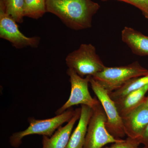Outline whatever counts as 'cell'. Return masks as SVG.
<instances>
[{"label":"cell","instance_id":"12","mask_svg":"<svg viewBox=\"0 0 148 148\" xmlns=\"http://www.w3.org/2000/svg\"><path fill=\"white\" fill-rule=\"evenodd\" d=\"M121 38L136 55L148 56V36L131 27H125L121 32Z\"/></svg>","mask_w":148,"mask_h":148},{"label":"cell","instance_id":"21","mask_svg":"<svg viewBox=\"0 0 148 148\" xmlns=\"http://www.w3.org/2000/svg\"><path fill=\"white\" fill-rule=\"evenodd\" d=\"M147 102L148 105V96L147 97Z\"/></svg>","mask_w":148,"mask_h":148},{"label":"cell","instance_id":"3","mask_svg":"<svg viewBox=\"0 0 148 148\" xmlns=\"http://www.w3.org/2000/svg\"><path fill=\"white\" fill-rule=\"evenodd\" d=\"M75 110L70 108L63 113L51 118L37 119L34 118L28 119L29 127L23 131L14 132L10 138L11 145L18 148L22 143L23 138L29 135H39L50 137L55 131L66 122H69L73 118Z\"/></svg>","mask_w":148,"mask_h":148},{"label":"cell","instance_id":"23","mask_svg":"<svg viewBox=\"0 0 148 148\" xmlns=\"http://www.w3.org/2000/svg\"><path fill=\"white\" fill-rule=\"evenodd\" d=\"M145 148V147H143V148Z\"/></svg>","mask_w":148,"mask_h":148},{"label":"cell","instance_id":"6","mask_svg":"<svg viewBox=\"0 0 148 148\" xmlns=\"http://www.w3.org/2000/svg\"><path fill=\"white\" fill-rule=\"evenodd\" d=\"M67 74L70 77L71 94L68 101L55 112L56 115L79 104L85 105L93 109L101 104L98 99L92 98L88 90L90 76L82 77L71 69H67Z\"/></svg>","mask_w":148,"mask_h":148},{"label":"cell","instance_id":"14","mask_svg":"<svg viewBox=\"0 0 148 148\" xmlns=\"http://www.w3.org/2000/svg\"><path fill=\"white\" fill-rule=\"evenodd\" d=\"M148 84V75L130 80L122 87L110 93V97L114 101H117L132 91L144 87Z\"/></svg>","mask_w":148,"mask_h":148},{"label":"cell","instance_id":"10","mask_svg":"<svg viewBox=\"0 0 148 148\" xmlns=\"http://www.w3.org/2000/svg\"><path fill=\"white\" fill-rule=\"evenodd\" d=\"M81 113V108L76 109L73 116L66 125L59 127L50 138L43 136L42 148H66L74 125L79 119Z\"/></svg>","mask_w":148,"mask_h":148},{"label":"cell","instance_id":"11","mask_svg":"<svg viewBox=\"0 0 148 148\" xmlns=\"http://www.w3.org/2000/svg\"><path fill=\"white\" fill-rule=\"evenodd\" d=\"M81 113L78 123L71 135L66 148H83L88 126L92 116V109L85 105H82Z\"/></svg>","mask_w":148,"mask_h":148},{"label":"cell","instance_id":"4","mask_svg":"<svg viewBox=\"0 0 148 148\" xmlns=\"http://www.w3.org/2000/svg\"><path fill=\"white\" fill-rule=\"evenodd\" d=\"M69 69H73L80 76H93L106 66L91 44H82L76 50L69 53L65 59Z\"/></svg>","mask_w":148,"mask_h":148},{"label":"cell","instance_id":"9","mask_svg":"<svg viewBox=\"0 0 148 148\" xmlns=\"http://www.w3.org/2000/svg\"><path fill=\"white\" fill-rule=\"evenodd\" d=\"M125 135L128 138H140L148 125V105L147 97L139 106L122 117Z\"/></svg>","mask_w":148,"mask_h":148},{"label":"cell","instance_id":"17","mask_svg":"<svg viewBox=\"0 0 148 148\" xmlns=\"http://www.w3.org/2000/svg\"><path fill=\"white\" fill-rule=\"evenodd\" d=\"M140 144L137 139L127 137L126 140H124L122 142L114 143L110 147L103 148H139Z\"/></svg>","mask_w":148,"mask_h":148},{"label":"cell","instance_id":"16","mask_svg":"<svg viewBox=\"0 0 148 148\" xmlns=\"http://www.w3.org/2000/svg\"><path fill=\"white\" fill-rule=\"evenodd\" d=\"M4 5L6 13L17 23L23 22L24 0H7Z\"/></svg>","mask_w":148,"mask_h":148},{"label":"cell","instance_id":"19","mask_svg":"<svg viewBox=\"0 0 148 148\" xmlns=\"http://www.w3.org/2000/svg\"><path fill=\"white\" fill-rule=\"evenodd\" d=\"M140 144H143L146 148H148V125L140 138L137 139Z\"/></svg>","mask_w":148,"mask_h":148},{"label":"cell","instance_id":"13","mask_svg":"<svg viewBox=\"0 0 148 148\" xmlns=\"http://www.w3.org/2000/svg\"><path fill=\"white\" fill-rule=\"evenodd\" d=\"M148 90V84L114 101L120 116H124L139 106L145 98V95Z\"/></svg>","mask_w":148,"mask_h":148},{"label":"cell","instance_id":"2","mask_svg":"<svg viewBox=\"0 0 148 148\" xmlns=\"http://www.w3.org/2000/svg\"><path fill=\"white\" fill-rule=\"evenodd\" d=\"M148 75V69L138 61L127 66L107 67L93 76L109 94L122 87L130 80Z\"/></svg>","mask_w":148,"mask_h":148},{"label":"cell","instance_id":"20","mask_svg":"<svg viewBox=\"0 0 148 148\" xmlns=\"http://www.w3.org/2000/svg\"><path fill=\"white\" fill-rule=\"evenodd\" d=\"M7 0H1V1L4 4H5Z\"/></svg>","mask_w":148,"mask_h":148},{"label":"cell","instance_id":"7","mask_svg":"<svg viewBox=\"0 0 148 148\" xmlns=\"http://www.w3.org/2000/svg\"><path fill=\"white\" fill-rule=\"evenodd\" d=\"M89 83L106 113V128L116 139H123L126 135L122 117L119 113L114 101L110 97L108 91L91 76Z\"/></svg>","mask_w":148,"mask_h":148},{"label":"cell","instance_id":"5","mask_svg":"<svg viewBox=\"0 0 148 148\" xmlns=\"http://www.w3.org/2000/svg\"><path fill=\"white\" fill-rule=\"evenodd\" d=\"M83 148H103L107 144L122 142L110 134L106 127L107 116L101 103L92 109Z\"/></svg>","mask_w":148,"mask_h":148},{"label":"cell","instance_id":"1","mask_svg":"<svg viewBox=\"0 0 148 148\" xmlns=\"http://www.w3.org/2000/svg\"><path fill=\"white\" fill-rule=\"evenodd\" d=\"M100 8L99 4L92 0H46L47 12L77 31L92 27V17Z\"/></svg>","mask_w":148,"mask_h":148},{"label":"cell","instance_id":"22","mask_svg":"<svg viewBox=\"0 0 148 148\" xmlns=\"http://www.w3.org/2000/svg\"><path fill=\"white\" fill-rule=\"evenodd\" d=\"M102 1H108V0H102Z\"/></svg>","mask_w":148,"mask_h":148},{"label":"cell","instance_id":"15","mask_svg":"<svg viewBox=\"0 0 148 148\" xmlns=\"http://www.w3.org/2000/svg\"><path fill=\"white\" fill-rule=\"evenodd\" d=\"M46 12V0H24V17L38 19Z\"/></svg>","mask_w":148,"mask_h":148},{"label":"cell","instance_id":"18","mask_svg":"<svg viewBox=\"0 0 148 148\" xmlns=\"http://www.w3.org/2000/svg\"><path fill=\"white\" fill-rule=\"evenodd\" d=\"M130 4L142 11L143 15L148 18V0H117Z\"/></svg>","mask_w":148,"mask_h":148},{"label":"cell","instance_id":"8","mask_svg":"<svg viewBox=\"0 0 148 148\" xmlns=\"http://www.w3.org/2000/svg\"><path fill=\"white\" fill-rule=\"evenodd\" d=\"M0 37L8 41L16 49L36 48L39 45V37H28L23 34L17 23L6 13L3 3L0 2Z\"/></svg>","mask_w":148,"mask_h":148}]
</instances>
